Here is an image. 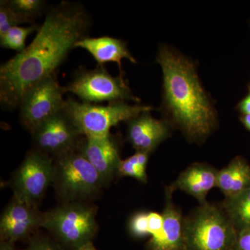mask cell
<instances>
[{
	"mask_svg": "<svg viewBox=\"0 0 250 250\" xmlns=\"http://www.w3.org/2000/svg\"><path fill=\"white\" fill-rule=\"evenodd\" d=\"M78 250H97L95 249V247L93 246V243H89V244L86 245V246L82 247Z\"/></svg>",
	"mask_w": 250,
	"mask_h": 250,
	"instance_id": "obj_30",
	"label": "cell"
},
{
	"mask_svg": "<svg viewBox=\"0 0 250 250\" xmlns=\"http://www.w3.org/2000/svg\"><path fill=\"white\" fill-rule=\"evenodd\" d=\"M156 62L164 75V101L172 120L187 137L202 139L214 128L215 114L193 64L161 47Z\"/></svg>",
	"mask_w": 250,
	"mask_h": 250,
	"instance_id": "obj_2",
	"label": "cell"
},
{
	"mask_svg": "<svg viewBox=\"0 0 250 250\" xmlns=\"http://www.w3.org/2000/svg\"><path fill=\"white\" fill-rule=\"evenodd\" d=\"M164 227V217L156 212L148 213V228L150 236H158L161 232Z\"/></svg>",
	"mask_w": 250,
	"mask_h": 250,
	"instance_id": "obj_25",
	"label": "cell"
},
{
	"mask_svg": "<svg viewBox=\"0 0 250 250\" xmlns=\"http://www.w3.org/2000/svg\"><path fill=\"white\" fill-rule=\"evenodd\" d=\"M31 135L33 149L53 159L77 149L83 136L63 109L38 126Z\"/></svg>",
	"mask_w": 250,
	"mask_h": 250,
	"instance_id": "obj_10",
	"label": "cell"
},
{
	"mask_svg": "<svg viewBox=\"0 0 250 250\" xmlns=\"http://www.w3.org/2000/svg\"><path fill=\"white\" fill-rule=\"evenodd\" d=\"M250 187V166L242 158H236L218 170L217 188L225 198L236 196Z\"/></svg>",
	"mask_w": 250,
	"mask_h": 250,
	"instance_id": "obj_17",
	"label": "cell"
},
{
	"mask_svg": "<svg viewBox=\"0 0 250 250\" xmlns=\"http://www.w3.org/2000/svg\"><path fill=\"white\" fill-rule=\"evenodd\" d=\"M0 250H17L15 248L14 243L10 242L1 241L0 243Z\"/></svg>",
	"mask_w": 250,
	"mask_h": 250,
	"instance_id": "obj_28",
	"label": "cell"
},
{
	"mask_svg": "<svg viewBox=\"0 0 250 250\" xmlns=\"http://www.w3.org/2000/svg\"><path fill=\"white\" fill-rule=\"evenodd\" d=\"M44 213L37 206L29 205L13 198L5 208L0 220L1 241H24L42 228Z\"/></svg>",
	"mask_w": 250,
	"mask_h": 250,
	"instance_id": "obj_11",
	"label": "cell"
},
{
	"mask_svg": "<svg viewBox=\"0 0 250 250\" xmlns=\"http://www.w3.org/2000/svg\"><path fill=\"white\" fill-rule=\"evenodd\" d=\"M233 250H250V228L238 231Z\"/></svg>",
	"mask_w": 250,
	"mask_h": 250,
	"instance_id": "obj_26",
	"label": "cell"
},
{
	"mask_svg": "<svg viewBox=\"0 0 250 250\" xmlns=\"http://www.w3.org/2000/svg\"><path fill=\"white\" fill-rule=\"evenodd\" d=\"M153 108L144 105H129L126 102L108 103L107 105L82 103L68 98L63 111L83 137L104 138L122 122L131 121Z\"/></svg>",
	"mask_w": 250,
	"mask_h": 250,
	"instance_id": "obj_5",
	"label": "cell"
},
{
	"mask_svg": "<svg viewBox=\"0 0 250 250\" xmlns=\"http://www.w3.org/2000/svg\"><path fill=\"white\" fill-rule=\"evenodd\" d=\"M75 48H82L89 52L98 65H104L106 62H116L119 67L121 76H123L122 61L126 59L136 64V59L131 55L125 41L110 36L98 38H83L75 44Z\"/></svg>",
	"mask_w": 250,
	"mask_h": 250,
	"instance_id": "obj_16",
	"label": "cell"
},
{
	"mask_svg": "<svg viewBox=\"0 0 250 250\" xmlns=\"http://www.w3.org/2000/svg\"><path fill=\"white\" fill-rule=\"evenodd\" d=\"M40 26L38 24L21 27L17 26L10 29L4 35L0 36V45L3 48L16 51L21 53L26 49V41L28 36L34 31H38Z\"/></svg>",
	"mask_w": 250,
	"mask_h": 250,
	"instance_id": "obj_20",
	"label": "cell"
},
{
	"mask_svg": "<svg viewBox=\"0 0 250 250\" xmlns=\"http://www.w3.org/2000/svg\"><path fill=\"white\" fill-rule=\"evenodd\" d=\"M239 108L243 115H250V93L240 103Z\"/></svg>",
	"mask_w": 250,
	"mask_h": 250,
	"instance_id": "obj_27",
	"label": "cell"
},
{
	"mask_svg": "<svg viewBox=\"0 0 250 250\" xmlns=\"http://www.w3.org/2000/svg\"><path fill=\"white\" fill-rule=\"evenodd\" d=\"M8 4L16 14L24 20L26 24H36V18L47 12V2L43 0H6Z\"/></svg>",
	"mask_w": 250,
	"mask_h": 250,
	"instance_id": "obj_21",
	"label": "cell"
},
{
	"mask_svg": "<svg viewBox=\"0 0 250 250\" xmlns=\"http://www.w3.org/2000/svg\"><path fill=\"white\" fill-rule=\"evenodd\" d=\"M218 170L207 164L196 163L181 172L171 185L174 190H180L200 202H207L208 192L217 187Z\"/></svg>",
	"mask_w": 250,
	"mask_h": 250,
	"instance_id": "obj_15",
	"label": "cell"
},
{
	"mask_svg": "<svg viewBox=\"0 0 250 250\" xmlns=\"http://www.w3.org/2000/svg\"><path fill=\"white\" fill-rule=\"evenodd\" d=\"M77 150L98 171L104 184L117 174L121 159L119 146L111 134L104 138L84 137L81 139Z\"/></svg>",
	"mask_w": 250,
	"mask_h": 250,
	"instance_id": "obj_12",
	"label": "cell"
},
{
	"mask_svg": "<svg viewBox=\"0 0 250 250\" xmlns=\"http://www.w3.org/2000/svg\"><path fill=\"white\" fill-rule=\"evenodd\" d=\"M241 121L247 129L250 131V115H243Z\"/></svg>",
	"mask_w": 250,
	"mask_h": 250,
	"instance_id": "obj_29",
	"label": "cell"
},
{
	"mask_svg": "<svg viewBox=\"0 0 250 250\" xmlns=\"http://www.w3.org/2000/svg\"><path fill=\"white\" fill-rule=\"evenodd\" d=\"M97 208L85 202H63L44 213L45 228L59 246L78 250L91 243L98 231Z\"/></svg>",
	"mask_w": 250,
	"mask_h": 250,
	"instance_id": "obj_3",
	"label": "cell"
},
{
	"mask_svg": "<svg viewBox=\"0 0 250 250\" xmlns=\"http://www.w3.org/2000/svg\"><path fill=\"white\" fill-rule=\"evenodd\" d=\"M237 236L223 208L207 202L184 218L185 250H233Z\"/></svg>",
	"mask_w": 250,
	"mask_h": 250,
	"instance_id": "obj_4",
	"label": "cell"
},
{
	"mask_svg": "<svg viewBox=\"0 0 250 250\" xmlns=\"http://www.w3.org/2000/svg\"><path fill=\"white\" fill-rule=\"evenodd\" d=\"M54 161L52 184L62 202H85L103 187L98 171L77 149Z\"/></svg>",
	"mask_w": 250,
	"mask_h": 250,
	"instance_id": "obj_6",
	"label": "cell"
},
{
	"mask_svg": "<svg viewBox=\"0 0 250 250\" xmlns=\"http://www.w3.org/2000/svg\"><path fill=\"white\" fill-rule=\"evenodd\" d=\"M170 135L169 125L145 112L128 122L127 139L136 151L152 153Z\"/></svg>",
	"mask_w": 250,
	"mask_h": 250,
	"instance_id": "obj_14",
	"label": "cell"
},
{
	"mask_svg": "<svg viewBox=\"0 0 250 250\" xmlns=\"http://www.w3.org/2000/svg\"><path fill=\"white\" fill-rule=\"evenodd\" d=\"M91 20L80 3L62 1L47 9L30 45L0 67L1 108H19L31 87L57 73L75 44L88 36Z\"/></svg>",
	"mask_w": 250,
	"mask_h": 250,
	"instance_id": "obj_1",
	"label": "cell"
},
{
	"mask_svg": "<svg viewBox=\"0 0 250 250\" xmlns=\"http://www.w3.org/2000/svg\"><path fill=\"white\" fill-rule=\"evenodd\" d=\"M174 191L171 186L166 187L165 205L162 213L164 227L158 236L149 240V250H185L184 218L172 200Z\"/></svg>",
	"mask_w": 250,
	"mask_h": 250,
	"instance_id": "obj_13",
	"label": "cell"
},
{
	"mask_svg": "<svg viewBox=\"0 0 250 250\" xmlns=\"http://www.w3.org/2000/svg\"><path fill=\"white\" fill-rule=\"evenodd\" d=\"M64 87L57 73L41 81L24 95L20 104V122L31 134L44 122L63 109Z\"/></svg>",
	"mask_w": 250,
	"mask_h": 250,
	"instance_id": "obj_8",
	"label": "cell"
},
{
	"mask_svg": "<svg viewBox=\"0 0 250 250\" xmlns=\"http://www.w3.org/2000/svg\"><path fill=\"white\" fill-rule=\"evenodd\" d=\"M24 250H61L59 246L47 237L34 234Z\"/></svg>",
	"mask_w": 250,
	"mask_h": 250,
	"instance_id": "obj_24",
	"label": "cell"
},
{
	"mask_svg": "<svg viewBox=\"0 0 250 250\" xmlns=\"http://www.w3.org/2000/svg\"><path fill=\"white\" fill-rule=\"evenodd\" d=\"M26 24L24 20L10 7L6 0L0 1V36L10 29Z\"/></svg>",
	"mask_w": 250,
	"mask_h": 250,
	"instance_id": "obj_22",
	"label": "cell"
},
{
	"mask_svg": "<svg viewBox=\"0 0 250 250\" xmlns=\"http://www.w3.org/2000/svg\"><path fill=\"white\" fill-rule=\"evenodd\" d=\"M64 89L85 103L140 101L131 93L124 77L112 76L104 65H98L93 70H79Z\"/></svg>",
	"mask_w": 250,
	"mask_h": 250,
	"instance_id": "obj_7",
	"label": "cell"
},
{
	"mask_svg": "<svg viewBox=\"0 0 250 250\" xmlns=\"http://www.w3.org/2000/svg\"><path fill=\"white\" fill-rule=\"evenodd\" d=\"M54 170L52 157L31 149L11 179L14 198L38 207L53 182Z\"/></svg>",
	"mask_w": 250,
	"mask_h": 250,
	"instance_id": "obj_9",
	"label": "cell"
},
{
	"mask_svg": "<svg viewBox=\"0 0 250 250\" xmlns=\"http://www.w3.org/2000/svg\"><path fill=\"white\" fill-rule=\"evenodd\" d=\"M129 229L132 236L143 238L150 235L148 228V213L138 212L130 219Z\"/></svg>",
	"mask_w": 250,
	"mask_h": 250,
	"instance_id": "obj_23",
	"label": "cell"
},
{
	"mask_svg": "<svg viewBox=\"0 0 250 250\" xmlns=\"http://www.w3.org/2000/svg\"><path fill=\"white\" fill-rule=\"evenodd\" d=\"M222 208L237 231L250 228V187L236 196L225 198Z\"/></svg>",
	"mask_w": 250,
	"mask_h": 250,
	"instance_id": "obj_18",
	"label": "cell"
},
{
	"mask_svg": "<svg viewBox=\"0 0 250 250\" xmlns=\"http://www.w3.org/2000/svg\"><path fill=\"white\" fill-rule=\"evenodd\" d=\"M150 153L136 151L134 155L121 160L117 174L121 177H130L142 183L147 181L146 168Z\"/></svg>",
	"mask_w": 250,
	"mask_h": 250,
	"instance_id": "obj_19",
	"label": "cell"
}]
</instances>
